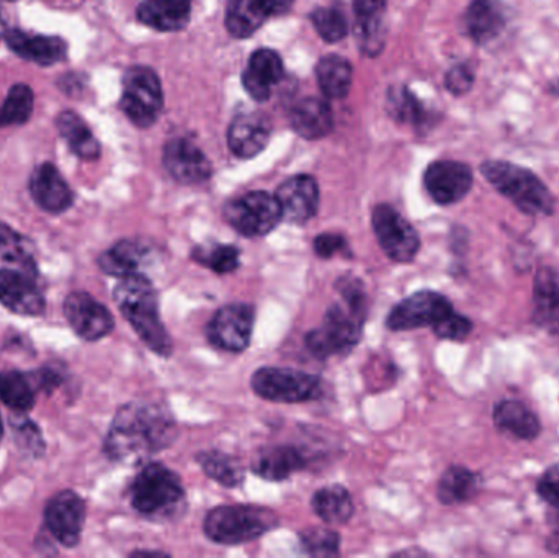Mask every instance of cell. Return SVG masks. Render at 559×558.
<instances>
[{
  "instance_id": "52",
  "label": "cell",
  "mask_w": 559,
  "mask_h": 558,
  "mask_svg": "<svg viewBox=\"0 0 559 558\" xmlns=\"http://www.w3.org/2000/svg\"><path fill=\"white\" fill-rule=\"evenodd\" d=\"M5 2H13V0H5Z\"/></svg>"
},
{
  "instance_id": "50",
  "label": "cell",
  "mask_w": 559,
  "mask_h": 558,
  "mask_svg": "<svg viewBox=\"0 0 559 558\" xmlns=\"http://www.w3.org/2000/svg\"><path fill=\"white\" fill-rule=\"evenodd\" d=\"M5 33H7L5 23H3L2 12H0V39H2L3 36H5Z\"/></svg>"
},
{
  "instance_id": "40",
  "label": "cell",
  "mask_w": 559,
  "mask_h": 558,
  "mask_svg": "<svg viewBox=\"0 0 559 558\" xmlns=\"http://www.w3.org/2000/svg\"><path fill=\"white\" fill-rule=\"evenodd\" d=\"M33 107L35 95L32 88L26 84L12 85L0 107V128L26 123L32 117Z\"/></svg>"
},
{
  "instance_id": "1",
  "label": "cell",
  "mask_w": 559,
  "mask_h": 558,
  "mask_svg": "<svg viewBox=\"0 0 559 558\" xmlns=\"http://www.w3.org/2000/svg\"><path fill=\"white\" fill-rule=\"evenodd\" d=\"M179 436L173 412L163 403L131 402L121 406L111 422L104 451L120 464H140L170 448Z\"/></svg>"
},
{
  "instance_id": "32",
  "label": "cell",
  "mask_w": 559,
  "mask_h": 558,
  "mask_svg": "<svg viewBox=\"0 0 559 558\" xmlns=\"http://www.w3.org/2000/svg\"><path fill=\"white\" fill-rule=\"evenodd\" d=\"M56 127H58L59 134L69 144L75 156L84 161H95L100 157V143L78 114L69 110L61 111L56 118Z\"/></svg>"
},
{
  "instance_id": "25",
  "label": "cell",
  "mask_w": 559,
  "mask_h": 558,
  "mask_svg": "<svg viewBox=\"0 0 559 558\" xmlns=\"http://www.w3.org/2000/svg\"><path fill=\"white\" fill-rule=\"evenodd\" d=\"M306 467V459L293 446H271L261 449L252 459V472L269 482L288 480L296 472Z\"/></svg>"
},
{
  "instance_id": "12",
  "label": "cell",
  "mask_w": 559,
  "mask_h": 558,
  "mask_svg": "<svg viewBox=\"0 0 559 558\" xmlns=\"http://www.w3.org/2000/svg\"><path fill=\"white\" fill-rule=\"evenodd\" d=\"M455 310L445 295L433 290L417 292L394 305L386 318L391 331H413L432 328L443 317Z\"/></svg>"
},
{
  "instance_id": "23",
  "label": "cell",
  "mask_w": 559,
  "mask_h": 558,
  "mask_svg": "<svg viewBox=\"0 0 559 558\" xmlns=\"http://www.w3.org/2000/svg\"><path fill=\"white\" fill-rule=\"evenodd\" d=\"M492 423L502 435L518 441H535L542 435V422L537 413L521 400H501L492 408Z\"/></svg>"
},
{
  "instance_id": "10",
  "label": "cell",
  "mask_w": 559,
  "mask_h": 558,
  "mask_svg": "<svg viewBox=\"0 0 559 558\" xmlns=\"http://www.w3.org/2000/svg\"><path fill=\"white\" fill-rule=\"evenodd\" d=\"M371 226L381 249L391 261L406 264L416 259L420 249L417 229L393 206L381 203L371 212Z\"/></svg>"
},
{
  "instance_id": "21",
  "label": "cell",
  "mask_w": 559,
  "mask_h": 558,
  "mask_svg": "<svg viewBox=\"0 0 559 558\" xmlns=\"http://www.w3.org/2000/svg\"><path fill=\"white\" fill-rule=\"evenodd\" d=\"M271 121L264 115H239L229 124V150L241 159H251V157L258 156L265 150L269 138H271Z\"/></svg>"
},
{
  "instance_id": "20",
  "label": "cell",
  "mask_w": 559,
  "mask_h": 558,
  "mask_svg": "<svg viewBox=\"0 0 559 558\" xmlns=\"http://www.w3.org/2000/svg\"><path fill=\"white\" fill-rule=\"evenodd\" d=\"M3 39L19 58L38 66L58 64L68 55V45L59 36L32 35L13 28L7 29Z\"/></svg>"
},
{
  "instance_id": "9",
  "label": "cell",
  "mask_w": 559,
  "mask_h": 558,
  "mask_svg": "<svg viewBox=\"0 0 559 558\" xmlns=\"http://www.w3.org/2000/svg\"><path fill=\"white\" fill-rule=\"evenodd\" d=\"M226 222L246 238H261L277 228L282 210L277 197L271 193L249 192L229 200L223 210Z\"/></svg>"
},
{
  "instance_id": "38",
  "label": "cell",
  "mask_w": 559,
  "mask_h": 558,
  "mask_svg": "<svg viewBox=\"0 0 559 558\" xmlns=\"http://www.w3.org/2000/svg\"><path fill=\"white\" fill-rule=\"evenodd\" d=\"M202 471L206 477L226 488H236L245 482L246 472L241 461L235 455L222 451H205L197 454Z\"/></svg>"
},
{
  "instance_id": "14",
  "label": "cell",
  "mask_w": 559,
  "mask_h": 558,
  "mask_svg": "<svg viewBox=\"0 0 559 558\" xmlns=\"http://www.w3.org/2000/svg\"><path fill=\"white\" fill-rule=\"evenodd\" d=\"M475 176L468 164L460 161H436L424 173V187L433 202L442 206L462 202L473 189Z\"/></svg>"
},
{
  "instance_id": "37",
  "label": "cell",
  "mask_w": 559,
  "mask_h": 558,
  "mask_svg": "<svg viewBox=\"0 0 559 558\" xmlns=\"http://www.w3.org/2000/svg\"><path fill=\"white\" fill-rule=\"evenodd\" d=\"M36 389L33 376L16 370L0 372V402L13 412H29L35 406Z\"/></svg>"
},
{
  "instance_id": "22",
  "label": "cell",
  "mask_w": 559,
  "mask_h": 558,
  "mask_svg": "<svg viewBox=\"0 0 559 558\" xmlns=\"http://www.w3.org/2000/svg\"><path fill=\"white\" fill-rule=\"evenodd\" d=\"M535 327L559 337V274L554 268L538 269L534 278Z\"/></svg>"
},
{
  "instance_id": "48",
  "label": "cell",
  "mask_w": 559,
  "mask_h": 558,
  "mask_svg": "<svg viewBox=\"0 0 559 558\" xmlns=\"http://www.w3.org/2000/svg\"><path fill=\"white\" fill-rule=\"evenodd\" d=\"M293 2L295 0H261L264 9L267 10L269 15H283V13L288 12L292 9Z\"/></svg>"
},
{
  "instance_id": "18",
  "label": "cell",
  "mask_w": 559,
  "mask_h": 558,
  "mask_svg": "<svg viewBox=\"0 0 559 558\" xmlns=\"http://www.w3.org/2000/svg\"><path fill=\"white\" fill-rule=\"evenodd\" d=\"M35 281L15 269L0 268V305L22 317L41 314L45 311V297Z\"/></svg>"
},
{
  "instance_id": "4",
  "label": "cell",
  "mask_w": 559,
  "mask_h": 558,
  "mask_svg": "<svg viewBox=\"0 0 559 558\" xmlns=\"http://www.w3.org/2000/svg\"><path fill=\"white\" fill-rule=\"evenodd\" d=\"M130 501L140 517L150 521H174L186 511V490L176 472L164 464H147L130 485Z\"/></svg>"
},
{
  "instance_id": "5",
  "label": "cell",
  "mask_w": 559,
  "mask_h": 558,
  "mask_svg": "<svg viewBox=\"0 0 559 558\" xmlns=\"http://www.w3.org/2000/svg\"><path fill=\"white\" fill-rule=\"evenodd\" d=\"M485 179L506 199L514 203L519 212L528 216H551L557 209L547 183L527 167L508 161H486L481 164Z\"/></svg>"
},
{
  "instance_id": "45",
  "label": "cell",
  "mask_w": 559,
  "mask_h": 558,
  "mask_svg": "<svg viewBox=\"0 0 559 558\" xmlns=\"http://www.w3.org/2000/svg\"><path fill=\"white\" fill-rule=\"evenodd\" d=\"M476 72L469 62H462V64L453 66L445 75V87L452 92L453 95H465L472 91L475 85Z\"/></svg>"
},
{
  "instance_id": "17",
  "label": "cell",
  "mask_w": 559,
  "mask_h": 558,
  "mask_svg": "<svg viewBox=\"0 0 559 558\" xmlns=\"http://www.w3.org/2000/svg\"><path fill=\"white\" fill-rule=\"evenodd\" d=\"M275 197L285 222L305 225L318 213L319 187L314 177L306 174L289 177L278 187Z\"/></svg>"
},
{
  "instance_id": "34",
  "label": "cell",
  "mask_w": 559,
  "mask_h": 558,
  "mask_svg": "<svg viewBox=\"0 0 559 558\" xmlns=\"http://www.w3.org/2000/svg\"><path fill=\"white\" fill-rule=\"evenodd\" d=\"M312 511L325 524H345L354 517V500L341 485H329L316 491L311 500Z\"/></svg>"
},
{
  "instance_id": "15",
  "label": "cell",
  "mask_w": 559,
  "mask_h": 558,
  "mask_svg": "<svg viewBox=\"0 0 559 558\" xmlns=\"http://www.w3.org/2000/svg\"><path fill=\"white\" fill-rule=\"evenodd\" d=\"M66 320L84 341H100L114 331L115 320L105 305L85 292H72L62 305Z\"/></svg>"
},
{
  "instance_id": "16",
  "label": "cell",
  "mask_w": 559,
  "mask_h": 558,
  "mask_svg": "<svg viewBox=\"0 0 559 558\" xmlns=\"http://www.w3.org/2000/svg\"><path fill=\"white\" fill-rule=\"evenodd\" d=\"M167 173L183 186H199L212 177V163L202 150L186 138H176L164 150Z\"/></svg>"
},
{
  "instance_id": "11",
  "label": "cell",
  "mask_w": 559,
  "mask_h": 558,
  "mask_svg": "<svg viewBox=\"0 0 559 558\" xmlns=\"http://www.w3.org/2000/svg\"><path fill=\"white\" fill-rule=\"evenodd\" d=\"M254 321L255 310L252 305H226L213 314L206 327V337L212 346L226 353H245L251 344Z\"/></svg>"
},
{
  "instance_id": "46",
  "label": "cell",
  "mask_w": 559,
  "mask_h": 558,
  "mask_svg": "<svg viewBox=\"0 0 559 558\" xmlns=\"http://www.w3.org/2000/svg\"><path fill=\"white\" fill-rule=\"evenodd\" d=\"M537 494L551 510L559 514V464L548 468L537 484Z\"/></svg>"
},
{
  "instance_id": "44",
  "label": "cell",
  "mask_w": 559,
  "mask_h": 558,
  "mask_svg": "<svg viewBox=\"0 0 559 558\" xmlns=\"http://www.w3.org/2000/svg\"><path fill=\"white\" fill-rule=\"evenodd\" d=\"M473 330H475L473 321L455 310L450 311L447 317H443L439 323L432 327V331L439 340L453 341V343H462V341L468 340Z\"/></svg>"
},
{
  "instance_id": "19",
  "label": "cell",
  "mask_w": 559,
  "mask_h": 558,
  "mask_svg": "<svg viewBox=\"0 0 559 558\" xmlns=\"http://www.w3.org/2000/svg\"><path fill=\"white\" fill-rule=\"evenodd\" d=\"M29 195L36 205L45 212L59 215L71 209L74 203V193L59 173L58 167L51 163H43L33 170L28 182Z\"/></svg>"
},
{
  "instance_id": "49",
  "label": "cell",
  "mask_w": 559,
  "mask_h": 558,
  "mask_svg": "<svg viewBox=\"0 0 559 558\" xmlns=\"http://www.w3.org/2000/svg\"><path fill=\"white\" fill-rule=\"evenodd\" d=\"M547 550L548 553L555 554V556H559V526L550 534V537H548Z\"/></svg>"
},
{
  "instance_id": "3",
  "label": "cell",
  "mask_w": 559,
  "mask_h": 558,
  "mask_svg": "<svg viewBox=\"0 0 559 558\" xmlns=\"http://www.w3.org/2000/svg\"><path fill=\"white\" fill-rule=\"evenodd\" d=\"M114 300L124 320L153 353L160 357L173 354V340L160 320L159 297L146 275L120 278L114 288Z\"/></svg>"
},
{
  "instance_id": "27",
  "label": "cell",
  "mask_w": 559,
  "mask_h": 558,
  "mask_svg": "<svg viewBox=\"0 0 559 558\" xmlns=\"http://www.w3.org/2000/svg\"><path fill=\"white\" fill-rule=\"evenodd\" d=\"M289 123L299 136L306 140H321L334 128V115L328 102L308 97L293 105Z\"/></svg>"
},
{
  "instance_id": "51",
  "label": "cell",
  "mask_w": 559,
  "mask_h": 558,
  "mask_svg": "<svg viewBox=\"0 0 559 558\" xmlns=\"http://www.w3.org/2000/svg\"><path fill=\"white\" fill-rule=\"evenodd\" d=\"M2 436H3V423H2V418H0V439H2Z\"/></svg>"
},
{
  "instance_id": "26",
  "label": "cell",
  "mask_w": 559,
  "mask_h": 558,
  "mask_svg": "<svg viewBox=\"0 0 559 558\" xmlns=\"http://www.w3.org/2000/svg\"><path fill=\"white\" fill-rule=\"evenodd\" d=\"M150 246L136 239H121L98 258V268L111 277L123 278L143 274L141 269L150 261Z\"/></svg>"
},
{
  "instance_id": "42",
  "label": "cell",
  "mask_w": 559,
  "mask_h": 558,
  "mask_svg": "<svg viewBox=\"0 0 559 558\" xmlns=\"http://www.w3.org/2000/svg\"><path fill=\"white\" fill-rule=\"evenodd\" d=\"M302 549L312 557L338 556L341 549V537L332 530L324 527H309L299 534Z\"/></svg>"
},
{
  "instance_id": "47",
  "label": "cell",
  "mask_w": 559,
  "mask_h": 558,
  "mask_svg": "<svg viewBox=\"0 0 559 558\" xmlns=\"http://www.w3.org/2000/svg\"><path fill=\"white\" fill-rule=\"evenodd\" d=\"M312 249H314L316 256L321 259L334 258L338 252L348 251L347 239L342 235H335V233H322V235L316 236L314 242H312Z\"/></svg>"
},
{
  "instance_id": "41",
  "label": "cell",
  "mask_w": 559,
  "mask_h": 558,
  "mask_svg": "<svg viewBox=\"0 0 559 558\" xmlns=\"http://www.w3.org/2000/svg\"><path fill=\"white\" fill-rule=\"evenodd\" d=\"M239 256L241 251L231 245H213L210 248L199 246L192 251L193 261L219 275L235 272L241 264Z\"/></svg>"
},
{
  "instance_id": "24",
  "label": "cell",
  "mask_w": 559,
  "mask_h": 558,
  "mask_svg": "<svg viewBox=\"0 0 559 558\" xmlns=\"http://www.w3.org/2000/svg\"><path fill=\"white\" fill-rule=\"evenodd\" d=\"M283 79V61L272 49H258L252 52L248 68L242 72V85L254 100L271 98L275 85Z\"/></svg>"
},
{
  "instance_id": "29",
  "label": "cell",
  "mask_w": 559,
  "mask_h": 558,
  "mask_svg": "<svg viewBox=\"0 0 559 558\" xmlns=\"http://www.w3.org/2000/svg\"><path fill=\"white\" fill-rule=\"evenodd\" d=\"M192 12V0H144L138 7V20L159 32L186 28Z\"/></svg>"
},
{
  "instance_id": "31",
  "label": "cell",
  "mask_w": 559,
  "mask_h": 558,
  "mask_svg": "<svg viewBox=\"0 0 559 558\" xmlns=\"http://www.w3.org/2000/svg\"><path fill=\"white\" fill-rule=\"evenodd\" d=\"M483 478L462 465H452L443 472L437 485V497L445 507L465 504L481 490Z\"/></svg>"
},
{
  "instance_id": "43",
  "label": "cell",
  "mask_w": 559,
  "mask_h": 558,
  "mask_svg": "<svg viewBox=\"0 0 559 558\" xmlns=\"http://www.w3.org/2000/svg\"><path fill=\"white\" fill-rule=\"evenodd\" d=\"M311 22L316 32L324 41L337 43L347 35V20L341 10L321 7L311 13Z\"/></svg>"
},
{
  "instance_id": "36",
  "label": "cell",
  "mask_w": 559,
  "mask_h": 558,
  "mask_svg": "<svg viewBox=\"0 0 559 558\" xmlns=\"http://www.w3.org/2000/svg\"><path fill=\"white\" fill-rule=\"evenodd\" d=\"M316 78L325 97L344 98L350 91L354 71L347 59L329 55L316 66Z\"/></svg>"
},
{
  "instance_id": "39",
  "label": "cell",
  "mask_w": 559,
  "mask_h": 558,
  "mask_svg": "<svg viewBox=\"0 0 559 558\" xmlns=\"http://www.w3.org/2000/svg\"><path fill=\"white\" fill-rule=\"evenodd\" d=\"M388 111L391 117L401 123H411L420 127L427 121V110L423 102L406 87H393L388 92Z\"/></svg>"
},
{
  "instance_id": "6",
  "label": "cell",
  "mask_w": 559,
  "mask_h": 558,
  "mask_svg": "<svg viewBox=\"0 0 559 558\" xmlns=\"http://www.w3.org/2000/svg\"><path fill=\"white\" fill-rule=\"evenodd\" d=\"M278 524L280 518L274 510L255 504H231L210 511L203 531L213 543L241 546L265 536Z\"/></svg>"
},
{
  "instance_id": "8",
  "label": "cell",
  "mask_w": 559,
  "mask_h": 558,
  "mask_svg": "<svg viewBox=\"0 0 559 558\" xmlns=\"http://www.w3.org/2000/svg\"><path fill=\"white\" fill-rule=\"evenodd\" d=\"M120 105L131 123L140 128L153 127L164 105L163 85L156 72L144 66L128 69Z\"/></svg>"
},
{
  "instance_id": "7",
  "label": "cell",
  "mask_w": 559,
  "mask_h": 558,
  "mask_svg": "<svg viewBox=\"0 0 559 558\" xmlns=\"http://www.w3.org/2000/svg\"><path fill=\"white\" fill-rule=\"evenodd\" d=\"M251 387L255 395L274 403H306L321 399L322 380L289 367H262L254 372Z\"/></svg>"
},
{
  "instance_id": "2",
  "label": "cell",
  "mask_w": 559,
  "mask_h": 558,
  "mask_svg": "<svg viewBox=\"0 0 559 558\" xmlns=\"http://www.w3.org/2000/svg\"><path fill=\"white\" fill-rule=\"evenodd\" d=\"M337 292L341 297L329 307L321 327L309 331L305 337L309 353L319 359L350 353L364 333L368 314L364 285L358 278L345 275L337 281Z\"/></svg>"
},
{
  "instance_id": "30",
  "label": "cell",
  "mask_w": 559,
  "mask_h": 558,
  "mask_svg": "<svg viewBox=\"0 0 559 558\" xmlns=\"http://www.w3.org/2000/svg\"><path fill=\"white\" fill-rule=\"evenodd\" d=\"M506 16L498 0H472L465 13V28L473 41L486 45L501 35Z\"/></svg>"
},
{
  "instance_id": "28",
  "label": "cell",
  "mask_w": 559,
  "mask_h": 558,
  "mask_svg": "<svg viewBox=\"0 0 559 558\" xmlns=\"http://www.w3.org/2000/svg\"><path fill=\"white\" fill-rule=\"evenodd\" d=\"M388 0H354L358 46L368 56H377L384 46L383 15Z\"/></svg>"
},
{
  "instance_id": "35",
  "label": "cell",
  "mask_w": 559,
  "mask_h": 558,
  "mask_svg": "<svg viewBox=\"0 0 559 558\" xmlns=\"http://www.w3.org/2000/svg\"><path fill=\"white\" fill-rule=\"evenodd\" d=\"M269 16L261 0H228L226 28L235 38H249L264 25Z\"/></svg>"
},
{
  "instance_id": "33",
  "label": "cell",
  "mask_w": 559,
  "mask_h": 558,
  "mask_svg": "<svg viewBox=\"0 0 559 558\" xmlns=\"http://www.w3.org/2000/svg\"><path fill=\"white\" fill-rule=\"evenodd\" d=\"M0 258L10 269H15L33 278L38 277V265H36L32 241L2 222H0Z\"/></svg>"
},
{
  "instance_id": "13",
  "label": "cell",
  "mask_w": 559,
  "mask_h": 558,
  "mask_svg": "<svg viewBox=\"0 0 559 558\" xmlns=\"http://www.w3.org/2000/svg\"><path fill=\"white\" fill-rule=\"evenodd\" d=\"M87 518V507L81 495L64 490L56 494L45 508V524L62 547L79 546Z\"/></svg>"
}]
</instances>
